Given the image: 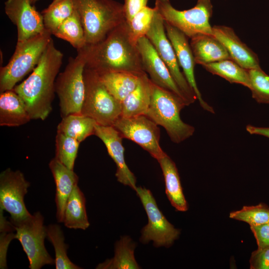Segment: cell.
Masks as SVG:
<instances>
[{
  "label": "cell",
  "instance_id": "9a60e30c",
  "mask_svg": "<svg viewBox=\"0 0 269 269\" xmlns=\"http://www.w3.org/2000/svg\"><path fill=\"white\" fill-rule=\"evenodd\" d=\"M144 70L155 85L167 90L183 100L187 106L189 104L173 79L168 68L160 57L153 45L146 37L137 42Z\"/></svg>",
  "mask_w": 269,
  "mask_h": 269
},
{
  "label": "cell",
  "instance_id": "f546056e",
  "mask_svg": "<svg viewBox=\"0 0 269 269\" xmlns=\"http://www.w3.org/2000/svg\"><path fill=\"white\" fill-rule=\"evenodd\" d=\"M75 9L74 0H53L41 12L45 29L52 34Z\"/></svg>",
  "mask_w": 269,
  "mask_h": 269
},
{
  "label": "cell",
  "instance_id": "ba28073f",
  "mask_svg": "<svg viewBox=\"0 0 269 269\" xmlns=\"http://www.w3.org/2000/svg\"><path fill=\"white\" fill-rule=\"evenodd\" d=\"M86 62L83 50H77L76 56L69 58L65 69L56 78L55 90L59 99L62 118L81 114L85 93L84 71Z\"/></svg>",
  "mask_w": 269,
  "mask_h": 269
},
{
  "label": "cell",
  "instance_id": "7402d4cb",
  "mask_svg": "<svg viewBox=\"0 0 269 269\" xmlns=\"http://www.w3.org/2000/svg\"><path fill=\"white\" fill-rule=\"evenodd\" d=\"M164 177L165 193L172 206L178 211L188 210L178 171L174 162L166 154L158 160Z\"/></svg>",
  "mask_w": 269,
  "mask_h": 269
},
{
  "label": "cell",
  "instance_id": "44dd1931",
  "mask_svg": "<svg viewBox=\"0 0 269 269\" xmlns=\"http://www.w3.org/2000/svg\"><path fill=\"white\" fill-rule=\"evenodd\" d=\"M30 120L24 101L13 89L0 93V126L18 127Z\"/></svg>",
  "mask_w": 269,
  "mask_h": 269
},
{
  "label": "cell",
  "instance_id": "4fadbf2b",
  "mask_svg": "<svg viewBox=\"0 0 269 269\" xmlns=\"http://www.w3.org/2000/svg\"><path fill=\"white\" fill-rule=\"evenodd\" d=\"M29 186V182L19 170L8 168L0 173V209L10 214L11 223L19 222L31 215L24 202Z\"/></svg>",
  "mask_w": 269,
  "mask_h": 269
},
{
  "label": "cell",
  "instance_id": "d4e9b609",
  "mask_svg": "<svg viewBox=\"0 0 269 269\" xmlns=\"http://www.w3.org/2000/svg\"><path fill=\"white\" fill-rule=\"evenodd\" d=\"M63 223L68 228L74 229L85 230L90 226L85 197L78 185L74 188L67 201Z\"/></svg>",
  "mask_w": 269,
  "mask_h": 269
},
{
  "label": "cell",
  "instance_id": "cb8c5ba5",
  "mask_svg": "<svg viewBox=\"0 0 269 269\" xmlns=\"http://www.w3.org/2000/svg\"><path fill=\"white\" fill-rule=\"evenodd\" d=\"M98 74L109 92L122 103L135 88L143 74L137 75L126 72H108Z\"/></svg>",
  "mask_w": 269,
  "mask_h": 269
},
{
  "label": "cell",
  "instance_id": "5b68a950",
  "mask_svg": "<svg viewBox=\"0 0 269 269\" xmlns=\"http://www.w3.org/2000/svg\"><path fill=\"white\" fill-rule=\"evenodd\" d=\"M47 30L22 41H17L15 51L6 65L0 69V92L12 90L32 72L52 39Z\"/></svg>",
  "mask_w": 269,
  "mask_h": 269
},
{
  "label": "cell",
  "instance_id": "277c9868",
  "mask_svg": "<svg viewBox=\"0 0 269 269\" xmlns=\"http://www.w3.org/2000/svg\"><path fill=\"white\" fill-rule=\"evenodd\" d=\"M187 106L176 95L152 82L150 104L146 116L165 130L172 142L179 143L191 136L195 128L183 122L181 110Z\"/></svg>",
  "mask_w": 269,
  "mask_h": 269
},
{
  "label": "cell",
  "instance_id": "30bf717a",
  "mask_svg": "<svg viewBox=\"0 0 269 269\" xmlns=\"http://www.w3.org/2000/svg\"><path fill=\"white\" fill-rule=\"evenodd\" d=\"M135 191L146 213L148 223L142 229L140 241L146 244L152 241L155 247H169L180 235L159 210L151 191L141 187Z\"/></svg>",
  "mask_w": 269,
  "mask_h": 269
},
{
  "label": "cell",
  "instance_id": "7c38bea8",
  "mask_svg": "<svg viewBox=\"0 0 269 269\" xmlns=\"http://www.w3.org/2000/svg\"><path fill=\"white\" fill-rule=\"evenodd\" d=\"M155 123L146 115L124 118L120 117L114 127L123 138L138 144L157 161L167 154L159 144L160 129Z\"/></svg>",
  "mask_w": 269,
  "mask_h": 269
},
{
  "label": "cell",
  "instance_id": "1f68e13d",
  "mask_svg": "<svg viewBox=\"0 0 269 269\" xmlns=\"http://www.w3.org/2000/svg\"><path fill=\"white\" fill-rule=\"evenodd\" d=\"M80 143L71 137L57 133L55 138V157L67 167L74 170Z\"/></svg>",
  "mask_w": 269,
  "mask_h": 269
},
{
  "label": "cell",
  "instance_id": "e0dca14e",
  "mask_svg": "<svg viewBox=\"0 0 269 269\" xmlns=\"http://www.w3.org/2000/svg\"><path fill=\"white\" fill-rule=\"evenodd\" d=\"M95 135L105 144L108 152L117 166L116 176L121 183L135 190L136 178L130 170L125 160L123 137L113 126H105L97 124Z\"/></svg>",
  "mask_w": 269,
  "mask_h": 269
},
{
  "label": "cell",
  "instance_id": "4dcf8cb0",
  "mask_svg": "<svg viewBox=\"0 0 269 269\" xmlns=\"http://www.w3.org/2000/svg\"><path fill=\"white\" fill-rule=\"evenodd\" d=\"M47 237L53 245L55 251V264L56 269H79V266L73 263L67 254L68 245L64 242L63 232L57 224L46 227Z\"/></svg>",
  "mask_w": 269,
  "mask_h": 269
},
{
  "label": "cell",
  "instance_id": "8992f818",
  "mask_svg": "<svg viewBox=\"0 0 269 269\" xmlns=\"http://www.w3.org/2000/svg\"><path fill=\"white\" fill-rule=\"evenodd\" d=\"M85 97L81 114L95 120L97 124L113 126L121 116V103L107 90L95 71L85 67Z\"/></svg>",
  "mask_w": 269,
  "mask_h": 269
},
{
  "label": "cell",
  "instance_id": "2e32d148",
  "mask_svg": "<svg viewBox=\"0 0 269 269\" xmlns=\"http://www.w3.org/2000/svg\"><path fill=\"white\" fill-rule=\"evenodd\" d=\"M164 24L166 35L174 48L179 66L182 68L183 74L196 94L200 106L204 110L214 114V110L203 100L197 87L194 75L196 63L188 42V37L168 23L164 21Z\"/></svg>",
  "mask_w": 269,
  "mask_h": 269
},
{
  "label": "cell",
  "instance_id": "5bb4252c",
  "mask_svg": "<svg viewBox=\"0 0 269 269\" xmlns=\"http://www.w3.org/2000/svg\"><path fill=\"white\" fill-rule=\"evenodd\" d=\"M4 10L16 26L17 41H24L46 30L42 14L30 0H6Z\"/></svg>",
  "mask_w": 269,
  "mask_h": 269
},
{
  "label": "cell",
  "instance_id": "d6a6232c",
  "mask_svg": "<svg viewBox=\"0 0 269 269\" xmlns=\"http://www.w3.org/2000/svg\"><path fill=\"white\" fill-rule=\"evenodd\" d=\"M229 217L247 223L250 227L262 225L269 222V207L262 203L245 206L240 210L230 212Z\"/></svg>",
  "mask_w": 269,
  "mask_h": 269
},
{
  "label": "cell",
  "instance_id": "7a4b0ae2",
  "mask_svg": "<svg viewBox=\"0 0 269 269\" xmlns=\"http://www.w3.org/2000/svg\"><path fill=\"white\" fill-rule=\"evenodd\" d=\"M63 57L52 39L30 75L13 89L24 101L31 120H44L51 112Z\"/></svg>",
  "mask_w": 269,
  "mask_h": 269
},
{
  "label": "cell",
  "instance_id": "f1b7e54d",
  "mask_svg": "<svg viewBox=\"0 0 269 269\" xmlns=\"http://www.w3.org/2000/svg\"><path fill=\"white\" fill-rule=\"evenodd\" d=\"M52 34L67 41L77 50L82 49L86 45L84 28L76 8Z\"/></svg>",
  "mask_w": 269,
  "mask_h": 269
},
{
  "label": "cell",
  "instance_id": "836d02e7",
  "mask_svg": "<svg viewBox=\"0 0 269 269\" xmlns=\"http://www.w3.org/2000/svg\"><path fill=\"white\" fill-rule=\"evenodd\" d=\"M155 13L154 7L146 6L139 11L130 21L127 22L130 38L134 44L136 45L140 38L146 36Z\"/></svg>",
  "mask_w": 269,
  "mask_h": 269
},
{
  "label": "cell",
  "instance_id": "52a82bcc",
  "mask_svg": "<svg viewBox=\"0 0 269 269\" xmlns=\"http://www.w3.org/2000/svg\"><path fill=\"white\" fill-rule=\"evenodd\" d=\"M154 8L164 22L188 38L200 34L212 35L209 22L213 13L211 0H198L194 7L184 10L175 8L169 0H156Z\"/></svg>",
  "mask_w": 269,
  "mask_h": 269
},
{
  "label": "cell",
  "instance_id": "f35d334b",
  "mask_svg": "<svg viewBox=\"0 0 269 269\" xmlns=\"http://www.w3.org/2000/svg\"><path fill=\"white\" fill-rule=\"evenodd\" d=\"M148 1V0H124L123 9L126 22L130 21L139 11L146 6Z\"/></svg>",
  "mask_w": 269,
  "mask_h": 269
},
{
  "label": "cell",
  "instance_id": "ffe728a7",
  "mask_svg": "<svg viewBox=\"0 0 269 269\" xmlns=\"http://www.w3.org/2000/svg\"><path fill=\"white\" fill-rule=\"evenodd\" d=\"M190 45L196 64L202 66L223 60L232 59L224 46L213 35H196L191 38Z\"/></svg>",
  "mask_w": 269,
  "mask_h": 269
},
{
  "label": "cell",
  "instance_id": "9c48e42d",
  "mask_svg": "<svg viewBox=\"0 0 269 269\" xmlns=\"http://www.w3.org/2000/svg\"><path fill=\"white\" fill-rule=\"evenodd\" d=\"M43 222V216L38 211L21 221L11 223L15 239L20 242L27 255L30 269H39L44 265L55 263L44 246L47 233Z\"/></svg>",
  "mask_w": 269,
  "mask_h": 269
},
{
  "label": "cell",
  "instance_id": "8d00e7d4",
  "mask_svg": "<svg viewBox=\"0 0 269 269\" xmlns=\"http://www.w3.org/2000/svg\"><path fill=\"white\" fill-rule=\"evenodd\" d=\"M251 269H269V246L253 251L250 259Z\"/></svg>",
  "mask_w": 269,
  "mask_h": 269
},
{
  "label": "cell",
  "instance_id": "83f0119b",
  "mask_svg": "<svg viewBox=\"0 0 269 269\" xmlns=\"http://www.w3.org/2000/svg\"><path fill=\"white\" fill-rule=\"evenodd\" d=\"M207 71L225 79L231 83L241 84L249 89L250 80L248 70L232 59H225L202 65Z\"/></svg>",
  "mask_w": 269,
  "mask_h": 269
},
{
  "label": "cell",
  "instance_id": "603a6c76",
  "mask_svg": "<svg viewBox=\"0 0 269 269\" xmlns=\"http://www.w3.org/2000/svg\"><path fill=\"white\" fill-rule=\"evenodd\" d=\"M152 82L146 73L142 75L135 88L122 102V117L145 115L152 92Z\"/></svg>",
  "mask_w": 269,
  "mask_h": 269
},
{
  "label": "cell",
  "instance_id": "ac0fdd59",
  "mask_svg": "<svg viewBox=\"0 0 269 269\" xmlns=\"http://www.w3.org/2000/svg\"><path fill=\"white\" fill-rule=\"evenodd\" d=\"M212 35L224 46L231 59L240 66L247 70L261 68L258 55L241 40L232 28L214 25Z\"/></svg>",
  "mask_w": 269,
  "mask_h": 269
},
{
  "label": "cell",
  "instance_id": "3957f363",
  "mask_svg": "<svg viewBox=\"0 0 269 269\" xmlns=\"http://www.w3.org/2000/svg\"><path fill=\"white\" fill-rule=\"evenodd\" d=\"M86 45L95 44L125 21L123 4L114 0H74Z\"/></svg>",
  "mask_w": 269,
  "mask_h": 269
},
{
  "label": "cell",
  "instance_id": "8fae6325",
  "mask_svg": "<svg viewBox=\"0 0 269 269\" xmlns=\"http://www.w3.org/2000/svg\"><path fill=\"white\" fill-rule=\"evenodd\" d=\"M145 36L165 64L189 105L194 103L197 99L196 94L180 71L175 51L166 33L164 20L156 10L150 27Z\"/></svg>",
  "mask_w": 269,
  "mask_h": 269
},
{
  "label": "cell",
  "instance_id": "d590c367",
  "mask_svg": "<svg viewBox=\"0 0 269 269\" xmlns=\"http://www.w3.org/2000/svg\"><path fill=\"white\" fill-rule=\"evenodd\" d=\"M3 211L0 209V269L6 268V256L7 249L11 241L15 239L14 228L10 222L4 217Z\"/></svg>",
  "mask_w": 269,
  "mask_h": 269
},
{
  "label": "cell",
  "instance_id": "e575fe53",
  "mask_svg": "<svg viewBox=\"0 0 269 269\" xmlns=\"http://www.w3.org/2000/svg\"><path fill=\"white\" fill-rule=\"evenodd\" d=\"M252 96L260 104H269V76L262 69L248 70Z\"/></svg>",
  "mask_w": 269,
  "mask_h": 269
},
{
  "label": "cell",
  "instance_id": "74e56055",
  "mask_svg": "<svg viewBox=\"0 0 269 269\" xmlns=\"http://www.w3.org/2000/svg\"><path fill=\"white\" fill-rule=\"evenodd\" d=\"M250 229L256 239L258 248L261 249L269 246V222L251 226Z\"/></svg>",
  "mask_w": 269,
  "mask_h": 269
},
{
  "label": "cell",
  "instance_id": "4316f807",
  "mask_svg": "<svg viewBox=\"0 0 269 269\" xmlns=\"http://www.w3.org/2000/svg\"><path fill=\"white\" fill-rule=\"evenodd\" d=\"M97 124L93 119L82 114H71L62 118L57 126V133L71 137L79 142L95 134Z\"/></svg>",
  "mask_w": 269,
  "mask_h": 269
},
{
  "label": "cell",
  "instance_id": "484cf974",
  "mask_svg": "<svg viewBox=\"0 0 269 269\" xmlns=\"http://www.w3.org/2000/svg\"><path fill=\"white\" fill-rule=\"evenodd\" d=\"M135 244L127 236L122 237L115 244V255L99 264L98 269H138L134 255Z\"/></svg>",
  "mask_w": 269,
  "mask_h": 269
},
{
  "label": "cell",
  "instance_id": "d6986e66",
  "mask_svg": "<svg viewBox=\"0 0 269 269\" xmlns=\"http://www.w3.org/2000/svg\"><path fill=\"white\" fill-rule=\"evenodd\" d=\"M49 167L56 185V217L59 222L63 223L67 201L78 185L79 178L74 170L67 167L55 157L50 160Z\"/></svg>",
  "mask_w": 269,
  "mask_h": 269
},
{
  "label": "cell",
  "instance_id": "ab89813d",
  "mask_svg": "<svg viewBox=\"0 0 269 269\" xmlns=\"http://www.w3.org/2000/svg\"><path fill=\"white\" fill-rule=\"evenodd\" d=\"M246 131L251 134H257L269 138V127H258L251 125L246 126Z\"/></svg>",
  "mask_w": 269,
  "mask_h": 269
},
{
  "label": "cell",
  "instance_id": "60d3db41",
  "mask_svg": "<svg viewBox=\"0 0 269 269\" xmlns=\"http://www.w3.org/2000/svg\"><path fill=\"white\" fill-rule=\"evenodd\" d=\"M31 0V3L34 4L38 0Z\"/></svg>",
  "mask_w": 269,
  "mask_h": 269
},
{
  "label": "cell",
  "instance_id": "6da1fadb",
  "mask_svg": "<svg viewBox=\"0 0 269 269\" xmlns=\"http://www.w3.org/2000/svg\"><path fill=\"white\" fill-rule=\"evenodd\" d=\"M85 67L98 73L126 72L137 75L145 73L137 45L131 40L128 24L124 21L101 41L82 48Z\"/></svg>",
  "mask_w": 269,
  "mask_h": 269
}]
</instances>
